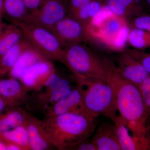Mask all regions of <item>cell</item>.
<instances>
[{
  "label": "cell",
  "mask_w": 150,
  "mask_h": 150,
  "mask_svg": "<svg viewBox=\"0 0 150 150\" xmlns=\"http://www.w3.org/2000/svg\"><path fill=\"white\" fill-rule=\"evenodd\" d=\"M107 81L113 89L117 110L132 135L145 137L147 118L139 88L121 76L111 64Z\"/></svg>",
  "instance_id": "6da1fadb"
},
{
  "label": "cell",
  "mask_w": 150,
  "mask_h": 150,
  "mask_svg": "<svg viewBox=\"0 0 150 150\" xmlns=\"http://www.w3.org/2000/svg\"><path fill=\"white\" fill-rule=\"evenodd\" d=\"M95 118L68 113L46 115L42 123L53 147L69 150L93 134L96 127Z\"/></svg>",
  "instance_id": "7a4b0ae2"
},
{
  "label": "cell",
  "mask_w": 150,
  "mask_h": 150,
  "mask_svg": "<svg viewBox=\"0 0 150 150\" xmlns=\"http://www.w3.org/2000/svg\"><path fill=\"white\" fill-rule=\"evenodd\" d=\"M85 106L95 118L102 115L112 121L117 116L115 94L107 81L96 78L76 79Z\"/></svg>",
  "instance_id": "3957f363"
},
{
  "label": "cell",
  "mask_w": 150,
  "mask_h": 150,
  "mask_svg": "<svg viewBox=\"0 0 150 150\" xmlns=\"http://www.w3.org/2000/svg\"><path fill=\"white\" fill-rule=\"evenodd\" d=\"M68 68L76 79L96 78L107 81L111 62L101 58L81 43L64 48Z\"/></svg>",
  "instance_id": "277c9868"
},
{
  "label": "cell",
  "mask_w": 150,
  "mask_h": 150,
  "mask_svg": "<svg viewBox=\"0 0 150 150\" xmlns=\"http://www.w3.org/2000/svg\"><path fill=\"white\" fill-rule=\"evenodd\" d=\"M12 22L20 28L25 39L41 56L48 60L60 62L68 68L64 48L51 30L26 21Z\"/></svg>",
  "instance_id": "5b68a950"
},
{
  "label": "cell",
  "mask_w": 150,
  "mask_h": 150,
  "mask_svg": "<svg viewBox=\"0 0 150 150\" xmlns=\"http://www.w3.org/2000/svg\"><path fill=\"white\" fill-rule=\"evenodd\" d=\"M72 89L70 82L55 71L40 86L33 91L34 95L30 97L28 103L32 101L35 106L45 112Z\"/></svg>",
  "instance_id": "8992f818"
},
{
  "label": "cell",
  "mask_w": 150,
  "mask_h": 150,
  "mask_svg": "<svg viewBox=\"0 0 150 150\" xmlns=\"http://www.w3.org/2000/svg\"><path fill=\"white\" fill-rule=\"evenodd\" d=\"M69 0H46L39 8L29 13L24 21L50 29L69 13Z\"/></svg>",
  "instance_id": "52a82bcc"
},
{
  "label": "cell",
  "mask_w": 150,
  "mask_h": 150,
  "mask_svg": "<svg viewBox=\"0 0 150 150\" xmlns=\"http://www.w3.org/2000/svg\"><path fill=\"white\" fill-rule=\"evenodd\" d=\"M50 30L59 39L63 48L88 39L86 27L74 17L68 14Z\"/></svg>",
  "instance_id": "ba28073f"
},
{
  "label": "cell",
  "mask_w": 150,
  "mask_h": 150,
  "mask_svg": "<svg viewBox=\"0 0 150 150\" xmlns=\"http://www.w3.org/2000/svg\"><path fill=\"white\" fill-rule=\"evenodd\" d=\"M129 27L126 19L112 13L94 27V29L87 30V33L88 37L90 34L94 35L113 51L116 40L123 31Z\"/></svg>",
  "instance_id": "9c48e42d"
},
{
  "label": "cell",
  "mask_w": 150,
  "mask_h": 150,
  "mask_svg": "<svg viewBox=\"0 0 150 150\" xmlns=\"http://www.w3.org/2000/svg\"><path fill=\"white\" fill-rule=\"evenodd\" d=\"M116 59L115 66L118 74L138 87L150 76L143 65L126 50L121 52Z\"/></svg>",
  "instance_id": "30bf717a"
},
{
  "label": "cell",
  "mask_w": 150,
  "mask_h": 150,
  "mask_svg": "<svg viewBox=\"0 0 150 150\" xmlns=\"http://www.w3.org/2000/svg\"><path fill=\"white\" fill-rule=\"evenodd\" d=\"M46 115L56 116L68 113L81 114L89 118H95L89 112L84 104L81 93L76 86L67 95L45 111Z\"/></svg>",
  "instance_id": "8fae6325"
},
{
  "label": "cell",
  "mask_w": 150,
  "mask_h": 150,
  "mask_svg": "<svg viewBox=\"0 0 150 150\" xmlns=\"http://www.w3.org/2000/svg\"><path fill=\"white\" fill-rule=\"evenodd\" d=\"M29 91L18 79L11 77L0 79V96L5 100L8 107H18L28 103Z\"/></svg>",
  "instance_id": "7c38bea8"
},
{
  "label": "cell",
  "mask_w": 150,
  "mask_h": 150,
  "mask_svg": "<svg viewBox=\"0 0 150 150\" xmlns=\"http://www.w3.org/2000/svg\"><path fill=\"white\" fill-rule=\"evenodd\" d=\"M55 71L49 60L44 59L28 69L19 80L29 91H33L40 86Z\"/></svg>",
  "instance_id": "4fadbf2b"
},
{
  "label": "cell",
  "mask_w": 150,
  "mask_h": 150,
  "mask_svg": "<svg viewBox=\"0 0 150 150\" xmlns=\"http://www.w3.org/2000/svg\"><path fill=\"white\" fill-rule=\"evenodd\" d=\"M25 126L27 128L31 150H50L51 145L42 121L27 113Z\"/></svg>",
  "instance_id": "5bb4252c"
},
{
  "label": "cell",
  "mask_w": 150,
  "mask_h": 150,
  "mask_svg": "<svg viewBox=\"0 0 150 150\" xmlns=\"http://www.w3.org/2000/svg\"><path fill=\"white\" fill-rule=\"evenodd\" d=\"M116 128L122 150H150L149 143L146 137H138L129 134V129L120 115L112 121Z\"/></svg>",
  "instance_id": "9a60e30c"
},
{
  "label": "cell",
  "mask_w": 150,
  "mask_h": 150,
  "mask_svg": "<svg viewBox=\"0 0 150 150\" xmlns=\"http://www.w3.org/2000/svg\"><path fill=\"white\" fill-rule=\"evenodd\" d=\"M92 142L97 150H122L114 123H105L99 126Z\"/></svg>",
  "instance_id": "2e32d148"
},
{
  "label": "cell",
  "mask_w": 150,
  "mask_h": 150,
  "mask_svg": "<svg viewBox=\"0 0 150 150\" xmlns=\"http://www.w3.org/2000/svg\"><path fill=\"white\" fill-rule=\"evenodd\" d=\"M23 38L21 30L16 25L4 23L0 28V59Z\"/></svg>",
  "instance_id": "e0dca14e"
},
{
  "label": "cell",
  "mask_w": 150,
  "mask_h": 150,
  "mask_svg": "<svg viewBox=\"0 0 150 150\" xmlns=\"http://www.w3.org/2000/svg\"><path fill=\"white\" fill-rule=\"evenodd\" d=\"M8 108L0 113V134L25 124L27 112L19 106Z\"/></svg>",
  "instance_id": "ac0fdd59"
},
{
  "label": "cell",
  "mask_w": 150,
  "mask_h": 150,
  "mask_svg": "<svg viewBox=\"0 0 150 150\" xmlns=\"http://www.w3.org/2000/svg\"><path fill=\"white\" fill-rule=\"evenodd\" d=\"M105 4L112 14L126 20L142 12L139 0H105Z\"/></svg>",
  "instance_id": "d6986e66"
},
{
  "label": "cell",
  "mask_w": 150,
  "mask_h": 150,
  "mask_svg": "<svg viewBox=\"0 0 150 150\" xmlns=\"http://www.w3.org/2000/svg\"><path fill=\"white\" fill-rule=\"evenodd\" d=\"M31 48L24 38L4 55L0 59V78L9 72L23 53Z\"/></svg>",
  "instance_id": "ffe728a7"
},
{
  "label": "cell",
  "mask_w": 150,
  "mask_h": 150,
  "mask_svg": "<svg viewBox=\"0 0 150 150\" xmlns=\"http://www.w3.org/2000/svg\"><path fill=\"white\" fill-rule=\"evenodd\" d=\"M47 59L33 48L26 50L21 56L16 64L8 73L10 77L19 80L28 69L41 60Z\"/></svg>",
  "instance_id": "44dd1931"
},
{
  "label": "cell",
  "mask_w": 150,
  "mask_h": 150,
  "mask_svg": "<svg viewBox=\"0 0 150 150\" xmlns=\"http://www.w3.org/2000/svg\"><path fill=\"white\" fill-rule=\"evenodd\" d=\"M0 136L6 144H15L21 148L22 150H31L25 124L0 134Z\"/></svg>",
  "instance_id": "7402d4cb"
},
{
  "label": "cell",
  "mask_w": 150,
  "mask_h": 150,
  "mask_svg": "<svg viewBox=\"0 0 150 150\" xmlns=\"http://www.w3.org/2000/svg\"><path fill=\"white\" fill-rule=\"evenodd\" d=\"M105 1V0H93L71 16L74 17L87 28L93 19L104 5Z\"/></svg>",
  "instance_id": "603a6c76"
},
{
  "label": "cell",
  "mask_w": 150,
  "mask_h": 150,
  "mask_svg": "<svg viewBox=\"0 0 150 150\" xmlns=\"http://www.w3.org/2000/svg\"><path fill=\"white\" fill-rule=\"evenodd\" d=\"M4 9L12 21H24L29 13L24 0H5Z\"/></svg>",
  "instance_id": "cb8c5ba5"
},
{
  "label": "cell",
  "mask_w": 150,
  "mask_h": 150,
  "mask_svg": "<svg viewBox=\"0 0 150 150\" xmlns=\"http://www.w3.org/2000/svg\"><path fill=\"white\" fill-rule=\"evenodd\" d=\"M127 42L134 49L144 50L150 47V34L140 28H130Z\"/></svg>",
  "instance_id": "d4e9b609"
},
{
  "label": "cell",
  "mask_w": 150,
  "mask_h": 150,
  "mask_svg": "<svg viewBox=\"0 0 150 150\" xmlns=\"http://www.w3.org/2000/svg\"><path fill=\"white\" fill-rule=\"evenodd\" d=\"M129 27L140 28L150 34V15L142 13L126 20Z\"/></svg>",
  "instance_id": "484cf974"
},
{
  "label": "cell",
  "mask_w": 150,
  "mask_h": 150,
  "mask_svg": "<svg viewBox=\"0 0 150 150\" xmlns=\"http://www.w3.org/2000/svg\"><path fill=\"white\" fill-rule=\"evenodd\" d=\"M144 105L147 121L150 120V76L139 87Z\"/></svg>",
  "instance_id": "4316f807"
},
{
  "label": "cell",
  "mask_w": 150,
  "mask_h": 150,
  "mask_svg": "<svg viewBox=\"0 0 150 150\" xmlns=\"http://www.w3.org/2000/svg\"><path fill=\"white\" fill-rule=\"evenodd\" d=\"M126 51L143 65L150 76V52L146 53L143 50L136 49H129Z\"/></svg>",
  "instance_id": "83f0119b"
},
{
  "label": "cell",
  "mask_w": 150,
  "mask_h": 150,
  "mask_svg": "<svg viewBox=\"0 0 150 150\" xmlns=\"http://www.w3.org/2000/svg\"><path fill=\"white\" fill-rule=\"evenodd\" d=\"M93 0H69L68 14L72 15L79 9Z\"/></svg>",
  "instance_id": "f1b7e54d"
},
{
  "label": "cell",
  "mask_w": 150,
  "mask_h": 150,
  "mask_svg": "<svg viewBox=\"0 0 150 150\" xmlns=\"http://www.w3.org/2000/svg\"><path fill=\"white\" fill-rule=\"evenodd\" d=\"M46 0H24L29 13L39 8Z\"/></svg>",
  "instance_id": "f546056e"
},
{
  "label": "cell",
  "mask_w": 150,
  "mask_h": 150,
  "mask_svg": "<svg viewBox=\"0 0 150 150\" xmlns=\"http://www.w3.org/2000/svg\"><path fill=\"white\" fill-rule=\"evenodd\" d=\"M87 139L83 142H80L76 145L73 148L72 150H97L96 146H95L92 141L89 142H86Z\"/></svg>",
  "instance_id": "4dcf8cb0"
},
{
  "label": "cell",
  "mask_w": 150,
  "mask_h": 150,
  "mask_svg": "<svg viewBox=\"0 0 150 150\" xmlns=\"http://www.w3.org/2000/svg\"><path fill=\"white\" fill-rule=\"evenodd\" d=\"M141 10L144 11L146 14L150 15V0H139Z\"/></svg>",
  "instance_id": "1f68e13d"
},
{
  "label": "cell",
  "mask_w": 150,
  "mask_h": 150,
  "mask_svg": "<svg viewBox=\"0 0 150 150\" xmlns=\"http://www.w3.org/2000/svg\"><path fill=\"white\" fill-rule=\"evenodd\" d=\"M5 0H0V28L4 24L3 22V16L5 13Z\"/></svg>",
  "instance_id": "d6a6232c"
},
{
  "label": "cell",
  "mask_w": 150,
  "mask_h": 150,
  "mask_svg": "<svg viewBox=\"0 0 150 150\" xmlns=\"http://www.w3.org/2000/svg\"><path fill=\"white\" fill-rule=\"evenodd\" d=\"M8 107L5 100L1 96H0V113L3 112L6 108Z\"/></svg>",
  "instance_id": "836d02e7"
},
{
  "label": "cell",
  "mask_w": 150,
  "mask_h": 150,
  "mask_svg": "<svg viewBox=\"0 0 150 150\" xmlns=\"http://www.w3.org/2000/svg\"><path fill=\"white\" fill-rule=\"evenodd\" d=\"M145 137L147 138L150 146V120L147 121L146 131Z\"/></svg>",
  "instance_id": "e575fe53"
},
{
  "label": "cell",
  "mask_w": 150,
  "mask_h": 150,
  "mask_svg": "<svg viewBox=\"0 0 150 150\" xmlns=\"http://www.w3.org/2000/svg\"><path fill=\"white\" fill-rule=\"evenodd\" d=\"M7 145L0 136V150H7Z\"/></svg>",
  "instance_id": "d590c367"
}]
</instances>
